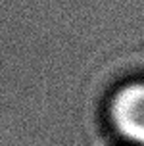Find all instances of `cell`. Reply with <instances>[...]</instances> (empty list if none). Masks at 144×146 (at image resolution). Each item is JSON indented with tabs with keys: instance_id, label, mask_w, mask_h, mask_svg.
I'll return each instance as SVG.
<instances>
[{
	"instance_id": "cell-1",
	"label": "cell",
	"mask_w": 144,
	"mask_h": 146,
	"mask_svg": "<svg viewBox=\"0 0 144 146\" xmlns=\"http://www.w3.org/2000/svg\"><path fill=\"white\" fill-rule=\"evenodd\" d=\"M111 119L125 139L144 146V85L123 87L113 96Z\"/></svg>"
}]
</instances>
